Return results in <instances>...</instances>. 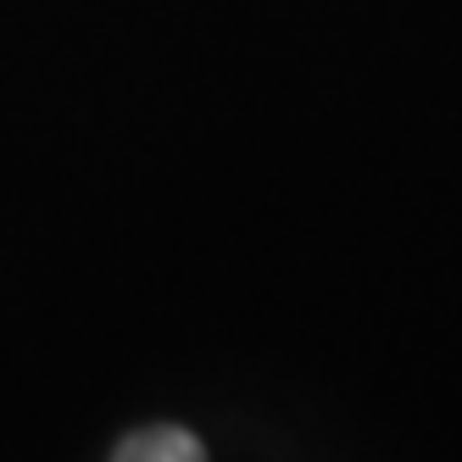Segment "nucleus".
I'll list each match as a JSON object with an SVG mask.
<instances>
[{"label": "nucleus", "instance_id": "nucleus-1", "mask_svg": "<svg viewBox=\"0 0 462 462\" xmlns=\"http://www.w3.org/2000/svg\"><path fill=\"white\" fill-rule=\"evenodd\" d=\"M112 462H207V446L179 423H151V429L123 435Z\"/></svg>", "mask_w": 462, "mask_h": 462}]
</instances>
